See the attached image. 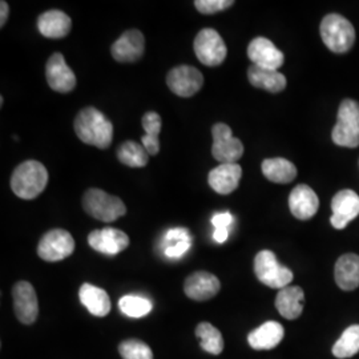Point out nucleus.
<instances>
[{
	"label": "nucleus",
	"mask_w": 359,
	"mask_h": 359,
	"mask_svg": "<svg viewBox=\"0 0 359 359\" xmlns=\"http://www.w3.org/2000/svg\"><path fill=\"white\" fill-rule=\"evenodd\" d=\"M191 246H192V241H184V243L165 248L164 253H165L168 258H180L191 249Z\"/></svg>",
	"instance_id": "f704fd0d"
},
{
	"label": "nucleus",
	"mask_w": 359,
	"mask_h": 359,
	"mask_svg": "<svg viewBox=\"0 0 359 359\" xmlns=\"http://www.w3.org/2000/svg\"><path fill=\"white\" fill-rule=\"evenodd\" d=\"M88 244L92 249L107 256H116L128 248L129 237L115 228H104L90 231Z\"/></svg>",
	"instance_id": "dca6fc26"
},
{
	"label": "nucleus",
	"mask_w": 359,
	"mask_h": 359,
	"mask_svg": "<svg viewBox=\"0 0 359 359\" xmlns=\"http://www.w3.org/2000/svg\"><path fill=\"white\" fill-rule=\"evenodd\" d=\"M241 177L243 168L238 164H221L210 170L208 182L215 192L226 196L238 188Z\"/></svg>",
	"instance_id": "6ab92c4d"
},
{
	"label": "nucleus",
	"mask_w": 359,
	"mask_h": 359,
	"mask_svg": "<svg viewBox=\"0 0 359 359\" xmlns=\"http://www.w3.org/2000/svg\"><path fill=\"white\" fill-rule=\"evenodd\" d=\"M322 41L325 46L335 53H345L350 51L355 41V29L353 25L338 13L326 15L322 19Z\"/></svg>",
	"instance_id": "7ed1b4c3"
},
{
	"label": "nucleus",
	"mask_w": 359,
	"mask_h": 359,
	"mask_svg": "<svg viewBox=\"0 0 359 359\" xmlns=\"http://www.w3.org/2000/svg\"><path fill=\"white\" fill-rule=\"evenodd\" d=\"M71 18L59 10L41 13L38 19L39 32L48 39H63L71 32Z\"/></svg>",
	"instance_id": "aec40b11"
},
{
	"label": "nucleus",
	"mask_w": 359,
	"mask_h": 359,
	"mask_svg": "<svg viewBox=\"0 0 359 359\" xmlns=\"http://www.w3.org/2000/svg\"><path fill=\"white\" fill-rule=\"evenodd\" d=\"M255 273L258 281L271 289H283L293 281V271L281 265L270 250H261L255 258Z\"/></svg>",
	"instance_id": "423d86ee"
},
{
	"label": "nucleus",
	"mask_w": 359,
	"mask_h": 359,
	"mask_svg": "<svg viewBox=\"0 0 359 359\" xmlns=\"http://www.w3.org/2000/svg\"><path fill=\"white\" fill-rule=\"evenodd\" d=\"M76 136L87 145L107 149L112 144L114 126L105 116L93 107H87L75 118Z\"/></svg>",
	"instance_id": "f257e3e1"
},
{
	"label": "nucleus",
	"mask_w": 359,
	"mask_h": 359,
	"mask_svg": "<svg viewBox=\"0 0 359 359\" xmlns=\"http://www.w3.org/2000/svg\"><path fill=\"white\" fill-rule=\"evenodd\" d=\"M167 84L169 90L180 97H192L203 88L204 76L192 65H179L169 71Z\"/></svg>",
	"instance_id": "9d476101"
},
{
	"label": "nucleus",
	"mask_w": 359,
	"mask_h": 359,
	"mask_svg": "<svg viewBox=\"0 0 359 359\" xmlns=\"http://www.w3.org/2000/svg\"><path fill=\"white\" fill-rule=\"evenodd\" d=\"M233 222V216L229 212L217 213L212 218V224L216 229H228Z\"/></svg>",
	"instance_id": "c9c22d12"
},
{
	"label": "nucleus",
	"mask_w": 359,
	"mask_h": 359,
	"mask_svg": "<svg viewBox=\"0 0 359 359\" xmlns=\"http://www.w3.org/2000/svg\"><path fill=\"white\" fill-rule=\"evenodd\" d=\"M194 53L206 67H217L226 59V46L216 29L204 28L194 39Z\"/></svg>",
	"instance_id": "0eeeda50"
},
{
	"label": "nucleus",
	"mask_w": 359,
	"mask_h": 359,
	"mask_svg": "<svg viewBox=\"0 0 359 359\" xmlns=\"http://www.w3.org/2000/svg\"><path fill=\"white\" fill-rule=\"evenodd\" d=\"M248 56L253 65L277 71L285 63V56L269 39H253L248 47Z\"/></svg>",
	"instance_id": "4468645a"
},
{
	"label": "nucleus",
	"mask_w": 359,
	"mask_h": 359,
	"mask_svg": "<svg viewBox=\"0 0 359 359\" xmlns=\"http://www.w3.org/2000/svg\"><path fill=\"white\" fill-rule=\"evenodd\" d=\"M289 208L295 218L306 221L316 216L320 208V200L316 192L305 184L297 185L290 193Z\"/></svg>",
	"instance_id": "a211bd4d"
},
{
	"label": "nucleus",
	"mask_w": 359,
	"mask_h": 359,
	"mask_svg": "<svg viewBox=\"0 0 359 359\" xmlns=\"http://www.w3.org/2000/svg\"><path fill=\"white\" fill-rule=\"evenodd\" d=\"M80 302L95 317H105L111 311V299L104 289L84 283L79 290Z\"/></svg>",
	"instance_id": "b1692460"
},
{
	"label": "nucleus",
	"mask_w": 359,
	"mask_h": 359,
	"mask_svg": "<svg viewBox=\"0 0 359 359\" xmlns=\"http://www.w3.org/2000/svg\"><path fill=\"white\" fill-rule=\"evenodd\" d=\"M75 250V240L69 231L52 229L47 231L38 245V255L47 262H57L71 256Z\"/></svg>",
	"instance_id": "1a4fd4ad"
},
{
	"label": "nucleus",
	"mask_w": 359,
	"mask_h": 359,
	"mask_svg": "<svg viewBox=\"0 0 359 359\" xmlns=\"http://www.w3.org/2000/svg\"><path fill=\"white\" fill-rule=\"evenodd\" d=\"M48 184V170L35 161L28 160L15 168L11 176V189L22 200H34L46 189Z\"/></svg>",
	"instance_id": "f03ea898"
},
{
	"label": "nucleus",
	"mask_w": 359,
	"mask_h": 359,
	"mask_svg": "<svg viewBox=\"0 0 359 359\" xmlns=\"http://www.w3.org/2000/svg\"><path fill=\"white\" fill-rule=\"evenodd\" d=\"M335 283L342 290H354L359 287V256L348 253L339 257L334 269Z\"/></svg>",
	"instance_id": "4be33fe9"
},
{
	"label": "nucleus",
	"mask_w": 359,
	"mask_h": 359,
	"mask_svg": "<svg viewBox=\"0 0 359 359\" xmlns=\"http://www.w3.org/2000/svg\"><path fill=\"white\" fill-rule=\"evenodd\" d=\"M219 289V280L215 274L208 271H196L184 283L185 294L194 301H208L217 295Z\"/></svg>",
	"instance_id": "f3484780"
},
{
	"label": "nucleus",
	"mask_w": 359,
	"mask_h": 359,
	"mask_svg": "<svg viewBox=\"0 0 359 359\" xmlns=\"http://www.w3.org/2000/svg\"><path fill=\"white\" fill-rule=\"evenodd\" d=\"M47 83L55 92L69 93L76 87V76L65 63V56L60 52L53 53L46 65Z\"/></svg>",
	"instance_id": "f8f14e48"
},
{
	"label": "nucleus",
	"mask_w": 359,
	"mask_h": 359,
	"mask_svg": "<svg viewBox=\"0 0 359 359\" xmlns=\"http://www.w3.org/2000/svg\"><path fill=\"white\" fill-rule=\"evenodd\" d=\"M333 142L339 147L357 148L359 145V103L351 99L344 100L339 109L337 124L332 132Z\"/></svg>",
	"instance_id": "39448f33"
},
{
	"label": "nucleus",
	"mask_w": 359,
	"mask_h": 359,
	"mask_svg": "<svg viewBox=\"0 0 359 359\" xmlns=\"http://www.w3.org/2000/svg\"><path fill=\"white\" fill-rule=\"evenodd\" d=\"M305 293L299 286H286L276 297V308L286 320H297L304 310Z\"/></svg>",
	"instance_id": "412c9836"
},
{
	"label": "nucleus",
	"mask_w": 359,
	"mask_h": 359,
	"mask_svg": "<svg viewBox=\"0 0 359 359\" xmlns=\"http://www.w3.org/2000/svg\"><path fill=\"white\" fill-rule=\"evenodd\" d=\"M0 10H1V13H0V27H3L6 25V22L8 19V13H10L8 4L4 0H1V3H0Z\"/></svg>",
	"instance_id": "4c0bfd02"
},
{
	"label": "nucleus",
	"mask_w": 359,
	"mask_h": 359,
	"mask_svg": "<svg viewBox=\"0 0 359 359\" xmlns=\"http://www.w3.org/2000/svg\"><path fill=\"white\" fill-rule=\"evenodd\" d=\"M196 335L201 341V347L209 354L218 355L224 350V338L221 332L208 322H201L196 327Z\"/></svg>",
	"instance_id": "c756f323"
},
{
	"label": "nucleus",
	"mask_w": 359,
	"mask_h": 359,
	"mask_svg": "<svg viewBox=\"0 0 359 359\" xmlns=\"http://www.w3.org/2000/svg\"><path fill=\"white\" fill-rule=\"evenodd\" d=\"M145 48V39L139 29H128L116 40L111 53L118 63H135L142 59Z\"/></svg>",
	"instance_id": "ddd939ff"
},
{
	"label": "nucleus",
	"mask_w": 359,
	"mask_h": 359,
	"mask_svg": "<svg viewBox=\"0 0 359 359\" xmlns=\"http://www.w3.org/2000/svg\"><path fill=\"white\" fill-rule=\"evenodd\" d=\"M184 241H192V237H191L189 231L185 228H173V229L168 231L165 237H164V244H167L165 248L184 243Z\"/></svg>",
	"instance_id": "72a5a7b5"
},
{
	"label": "nucleus",
	"mask_w": 359,
	"mask_h": 359,
	"mask_svg": "<svg viewBox=\"0 0 359 359\" xmlns=\"http://www.w3.org/2000/svg\"><path fill=\"white\" fill-rule=\"evenodd\" d=\"M117 158L121 164L130 168H142L148 164L149 154L136 142H123L117 149Z\"/></svg>",
	"instance_id": "cd10ccee"
},
{
	"label": "nucleus",
	"mask_w": 359,
	"mask_h": 359,
	"mask_svg": "<svg viewBox=\"0 0 359 359\" xmlns=\"http://www.w3.org/2000/svg\"><path fill=\"white\" fill-rule=\"evenodd\" d=\"M248 79L253 87L271 93H278L286 88V77L281 72L257 65H252L248 68Z\"/></svg>",
	"instance_id": "393cba45"
},
{
	"label": "nucleus",
	"mask_w": 359,
	"mask_h": 359,
	"mask_svg": "<svg viewBox=\"0 0 359 359\" xmlns=\"http://www.w3.org/2000/svg\"><path fill=\"white\" fill-rule=\"evenodd\" d=\"M3 104H4V99H3V96L0 97V107H3Z\"/></svg>",
	"instance_id": "58836bf2"
},
{
	"label": "nucleus",
	"mask_w": 359,
	"mask_h": 359,
	"mask_svg": "<svg viewBox=\"0 0 359 359\" xmlns=\"http://www.w3.org/2000/svg\"><path fill=\"white\" fill-rule=\"evenodd\" d=\"M285 329L276 321L265 322L248 335V342L255 350H271L283 339Z\"/></svg>",
	"instance_id": "5701e85b"
},
{
	"label": "nucleus",
	"mask_w": 359,
	"mask_h": 359,
	"mask_svg": "<svg viewBox=\"0 0 359 359\" xmlns=\"http://www.w3.org/2000/svg\"><path fill=\"white\" fill-rule=\"evenodd\" d=\"M261 169L264 176L276 184H289L297 177L294 164L283 157L264 160Z\"/></svg>",
	"instance_id": "a878e982"
},
{
	"label": "nucleus",
	"mask_w": 359,
	"mask_h": 359,
	"mask_svg": "<svg viewBox=\"0 0 359 359\" xmlns=\"http://www.w3.org/2000/svg\"><path fill=\"white\" fill-rule=\"evenodd\" d=\"M118 353L123 359H154L151 347L137 339L121 342L118 346Z\"/></svg>",
	"instance_id": "2f4dec72"
},
{
	"label": "nucleus",
	"mask_w": 359,
	"mask_h": 359,
	"mask_svg": "<svg viewBox=\"0 0 359 359\" xmlns=\"http://www.w3.org/2000/svg\"><path fill=\"white\" fill-rule=\"evenodd\" d=\"M118 308L123 314L130 318H142L152 310V302L140 295H124L118 301Z\"/></svg>",
	"instance_id": "7c9ffc66"
},
{
	"label": "nucleus",
	"mask_w": 359,
	"mask_h": 359,
	"mask_svg": "<svg viewBox=\"0 0 359 359\" xmlns=\"http://www.w3.org/2000/svg\"><path fill=\"white\" fill-rule=\"evenodd\" d=\"M213 145L212 154L219 164H237L244 154V145L241 140L233 136L231 127L217 123L212 128Z\"/></svg>",
	"instance_id": "6e6552de"
},
{
	"label": "nucleus",
	"mask_w": 359,
	"mask_h": 359,
	"mask_svg": "<svg viewBox=\"0 0 359 359\" xmlns=\"http://www.w3.org/2000/svg\"><path fill=\"white\" fill-rule=\"evenodd\" d=\"M13 311L18 320L31 325L36 321L39 314L38 295L34 286L27 281H20L13 287Z\"/></svg>",
	"instance_id": "9b49d317"
},
{
	"label": "nucleus",
	"mask_w": 359,
	"mask_h": 359,
	"mask_svg": "<svg viewBox=\"0 0 359 359\" xmlns=\"http://www.w3.org/2000/svg\"><path fill=\"white\" fill-rule=\"evenodd\" d=\"M83 208L90 217L103 222H112L127 213V206L123 200L97 188H90L84 193Z\"/></svg>",
	"instance_id": "20e7f679"
},
{
	"label": "nucleus",
	"mask_w": 359,
	"mask_h": 359,
	"mask_svg": "<svg viewBox=\"0 0 359 359\" xmlns=\"http://www.w3.org/2000/svg\"><path fill=\"white\" fill-rule=\"evenodd\" d=\"M234 4L233 0H197L194 1V7L198 13L203 15H213V13L225 11Z\"/></svg>",
	"instance_id": "473e14b6"
},
{
	"label": "nucleus",
	"mask_w": 359,
	"mask_h": 359,
	"mask_svg": "<svg viewBox=\"0 0 359 359\" xmlns=\"http://www.w3.org/2000/svg\"><path fill=\"white\" fill-rule=\"evenodd\" d=\"M229 237V229H216L213 233V238L218 244H224Z\"/></svg>",
	"instance_id": "e433bc0d"
},
{
	"label": "nucleus",
	"mask_w": 359,
	"mask_h": 359,
	"mask_svg": "<svg viewBox=\"0 0 359 359\" xmlns=\"http://www.w3.org/2000/svg\"><path fill=\"white\" fill-rule=\"evenodd\" d=\"M333 216L330 222L335 229H345L354 218L359 216V196L354 191L345 189L337 193L332 201Z\"/></svg>",
	"instance_id": "2eb2a0df"
},
{
	"label": "nucleus",
	"mask_w": 359,
	"mask_h": 359,
	"mask_svg": "<svg viewBox=\"0 0 359 359\" xmlns=\"http://www.w3.org/2000/svg\"><path fill=\"white\" fill-rule=\"evenodd\" d=\"M359 353V325L347 327L334 344L333 355L339 359L351 358Z\"/></svg>",
	"instance_id": "c85d7f7f"
},
{
	"label": "nucleus",
	"mask_w": 359,
	"mask_h": 359,
	"mask_svg": "<svg viewBox=\"0 0 359 359\" xmlns=\"http://www.w3.org/2000/svg\"><path fill=\"white\" fill-rule=\"evenodd\" d=\"M142 128L147 132V135L142 137V147L149 156H156L160 152L158 135L161 130V117L156 112H147L142 116Z\"/></svg>",
	"instance_id": "bb28decb"
}]
</instances>
